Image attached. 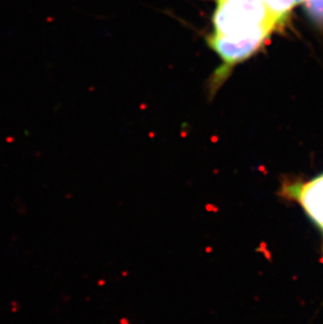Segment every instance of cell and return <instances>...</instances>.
Returning <instances> with one entry per match:
<instances>
[{"label": "cell", "instance_id": "cell-4", "mask_svg": "<svg viewBox=\"0 0 323 324\" xmlns=\"http://www.w3.org/2000/svg\"><path fill=\"white\" fill-rule=\"evenodd\" d=\"M305 8L314 22L323 27V0H305Z\"/></svg>", "mask_w": 323, "mask_h": 324}, {"label": "cell", "instance_id": "cell-1", "mask_svg": "<svg viewBox=\"0 0 323 324\" xmlns=\"http://www.w3.org/2000/svg\"><path fill=\"white\" fill-rule=\"evenodd\" d=\"M214 34L229 38H269L280 25L261 0H216Z\"/></svg>", "mask_w": 323, "mask_h": 324}, {"label": "cell", "instance_id": "cell-2", "mask_svg": "<svg viewBox=\"0 0 323 324\" xmlns=\"http://www.w3.org/2000/svg\"><path fill=\"white\" fill-rule=\"evenodd\" d=\"M267 40V38L260 36L246 38H229L217 34L210 36L208 38L210 47L220 57L224 63L219 70L220 74H217L219 79L228 74L230 67L252 56Z\"/></svg>", "mask_w": 323, "mask_h": 324}, {"label": "cell", "instance_id": "cell-5", "mask_svg": "<svg viewBox=\"0 0 323 324\" xmlns=\"http://www.w3.org/2000/svg\"><path fill=\"white\" fill-rule=\"evenodd\" d=\"M303 1H305V0H295V2H296V4H299V3H302Z\"/></svg>", "mask_w": 323, "mask_h": 324}, {"label": "cell", "instance_id": "cell-3", "mask_svg": "<svg viewBox=\"0 0 323 324\" xmlns=\"http://www.w3.org/2000/svg\"><path fill=\"white\" fill-rule=\"evenodd\" d=\"M261 1L280 26L285 23L292 8L296 5L295 0H261Z\"/></svg>", "mask_w": 323, "mask_h": 324}]
</instances>
